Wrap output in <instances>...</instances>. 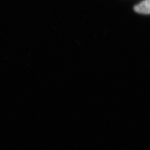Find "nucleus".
I'll list each match as a JSON object with an SVG mask.
<instances>
[{
  "label": "nucleus",
  "instance_id": "1",
  "mask_svg": "<svg viewBox=\"0 0 150 150\" xmlns=\"http://www.w3.org/2000/svg\"><path fill=\"white\" fill-rule=\"evenodd\" d=\"M135 12L143 15H149L150 12V0H144L134 7Z\"/></svg>",
  "mask_w": 150,
  "mask_h": 150
}]
</instances>
